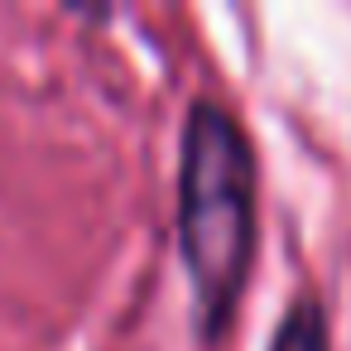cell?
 I'll use <instances>...</instances> for the list:
<instances>
[{"mask_svg":"<svg viewBox=\"0 0 351 351\" xmlns=\"http://www.w3.org/2000/svg\"><path fill=\"white\" fill-rule=\"evenodd\" d=\"M178 245L193 274L202 327L217 332L231 317L255 255V159L241 125L212 101H197L183 130Z\"/></svg>","mask_w":351,"mask_h":351,"instance_id":"cell-1","label":"cell"},{"mask_svg":"<svg viewBox=\"0 0 351 351\" xmlns=\"http://www.w3.org/2000/svg\"><path fill=\"white\" fill-rule=\"evenodd\" d=\"M269 351H327V317L317 303H293Z\"/></svg>","mask_w":351,"mask_h":351,"instance_id":"cell-2","label":"cell"}]
</instances>
